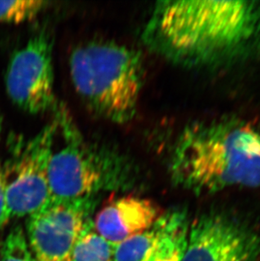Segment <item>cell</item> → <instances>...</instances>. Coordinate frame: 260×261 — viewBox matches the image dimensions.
I'll list each match as a JSON object with an SVG mask.
<instances>
[{
    "label": "cell",
    "instance_id": "obj_2",
    "mask_svg": "<svg viewBox=\"0 0 260 261\" xmlns=\"http://www.w3.org/2000/svg\"><path fill=\"white\" fill-rule=\"evenodd\" d=\"M170 173L196 194L260 186V132L238 118L191 123L172 148Z\"/></svg>",
    "mask_w": 260,
    "mask_h": 261
},
{
    "label": "cell",
    "instance_id": "obj_7",
    "mask_svg": "<svg viewBox=\"0 0 260 261\" xmlns=\"http://www.w3.org/2000/svg\"><path fill=\"white\" fill-rule=\"evenodd\" d=\"M181 261H255L258 237L243 223L218 212L194 220Z\"/></svg>",
    "mask_w": 260,
    "mask_h": 261
},
{
    "label": "cell",
    "instance_id": "obj_15",
    "mask_svg": "<svg viewBox=\"0 0 260 261\" xmlns=\"http://www.w3.org/2000/svg\"><path fill=\"white\" fill-rule=\"evenodd\" d=\"M185 249L161 252L152 261H181L184 256Z\"/></svg>",
    "mask_w": 260,
    "mask_h": 261
},
{
    "label": "cell",
    "instance_id": "obj_8",
    "mask_svg": "<svg viewBox=\"0 0 260 261\" xmlns=\"http://www.w3.org/2000/svg\"><path fill=\"white\" fill-rule=\"evenodd\" d=\"M91 199L51 203L27 219V242L36 261H71Z\"/></svg>",
    "mask_w": 260,
    "mask_h": 261
},
{
    "label": "cell",
    "instance_id": "obj_10",
    "mask_svg": "<svg viewBox=\"0 0 260 261\" xmlns=\"http://www.w3.org/2000/svg\"><path fill=\"white\" fill-rule=\"evenodd\" d=\"M175 212L162 215L152 227L116 246L113 261H151L168 232Z\"/></svg>",
    "mask_w": 260,
    "mask_h": 261
},
{
    "label": "cell",
    "instance_id": "obj_1",
    "mask_svg": "<svg viewBox=\"0 0 260 261\" xmlns=\"http://www.w3.org/2000/svg\"><path fill=\"white\" fill-rule=\"evenodd\" d=\"M142 40L150 51L184 67L244 61L260 54V2H158Z\"/></svg>",
    "mask_w": 260,
    "mask_h": 261
},
{
    "label": "cell",
    "instance_id": "obj_3",
    "mask_svg": "<svg viewBox=\"0 0 260 261\" xmlns=\"http://www.w3.org/2000/svg\"><path fill=\"white\" fill-rule=\"evenodd\" d=\"M69 69L77 93L91 111L119 124L132 120L145 79L139 51L110 41H91L72 51Z\"/></svg>",
    "mask_w": 260,
    "mask_h": 261
},
{
    "label": "cell",
    "instance_id": "obj_5",
    "mask_svg": "<svg viewBox=\"0 0 260 261\" xmlns=\"http://www.w3.org/2000/svg\"><path fill=\"white\" fill-rule=\"evenodd\" d=\"M55 118L21 144L5 164L6 204L10 219L31 217L52 203L48 164L56 141Z\"/></svg>",
    "mask_w": 260,
    "mask_h": 261
},
{
    "label": "cell",
    "instance_id": "obj_9",
    "mask_svg": "<svg viewBox=\"0 0 260 261\" xmlns=\"http://www.w3.org/2000/svg\"><path fill=\"white\" fill-rule=\"evenodd\" d=\"M163 214L151 200L128 195L108 200L96 213L93 226L97 233L117 246L150 228Z\"/></svg>",
    "mask_w": 260,
    "mask_h": 261
},
{
    "label": "cell",
    "instance_id": "obj_13",
    "mask_svg": "<svg viewBox=\"0 0 260 261\" xmlns=\"http://www.w3.org/2000/svg\"><path fill=\"white\" fill-rule=\"evenodd\" d=\"M0 261H36L32 255L22 227L16 226L3 243Z\"/></svg>",
    "mask_w": 260,
    "mask_h": 261
},
{
    "label": "cell",
    "instance_id": "obj_11",
    "mask_svg": "<svg viewBox=\"0 0 260 261\" xmlns=\"http://www.w3.org/2000/svg\"><path fill=\"white\" fill-rule=\"evenodd\" d=\"M116 245L96 232L87 220L72 252L71 261H113Z\"/></svg>",
    "mask_w": 260,
    "mask_h": 261
},
{
    "label": "cell",
    "instance_id": "obj_16",
    "mask_svg": "<svg viewBox=\"0 0 260 261\" xmlns=\"http://www.w3.org/2000/svg\"><path fill=\"white\" fill-rule=\"evenodd\" d=\"M2 125H3L2 115H1V113H0V137H1V132H2Z\"/></svg>",
    "mask_w": 260,
    "mask_h": 261
},
{
    "label": "cell",
    "instance_id": "obj_6",
    "mask_svg": "<svg viewBox=\"0 0 260 261\" xmlns=\"http://www.w3.org/2000/svg\"><path fill=\"white\" fill-rule=\"evenodd\" d=\"M8 96L15 106L30 114L58 109L54 91L53 43L40 32L10 57L5 76Z\"/></svg>",
    "mask_w": 260,
    "mask_h": 261
},
{
    "label": "cell",
    "instance_id": "obj_4",
    "mask_svg": "<svg viewBox=\"0 0 260 261\" xmlns=\"http://www.w3.org/2000/svg\"><path fill=\"white\" fill-rule=\"evenodd\" d=\"M54 113L60 143L54 144L48 164L52 203L87 200L130 182L135 168L128 156L87 140L62 107Z\"/></svg>",
    "mask_w": 260,
    "mask_h": 261
},
{
    "label": "cell",
    "instance_id": "obj_14",
    "mask_svg": "<svg viewBox=\"0 0 260 261\" xmlns=\"http://www.w3.org/2000/svg\"><path fill=\"white\" fill-rule=\"evenodd\" d=\"M10 215L6 204V175L5 164L0 162V233L10 222Z\"/></svg>",
    "mask_w": 260,
    "mask_h": 261
},
{
    "label": "cell",
    "instance_id": "obj_17",
    "mask_svg": "<svg viewBox=\"0 0 260 261\" xmlns=\"http://www.w3.org/2000/svg\"><path fill=\"white\" fill-rule=\"evenodd\" d=\"M256 261V260H255Z\"/></svg>",
    "mask_w": 260,
    "mask_h": 261
},
{
    "label": "cell",
    "instance_id": "obj_12",
    "mask_svg": "<svg viewBox=\"0 0 260 261\" xmlns=\"http://www.w3.org/2000/svg\"><path fill=\"white\" fill-rule=\"evenodd\" d=\"M47 5L37 0L0 1V24H20L33 20Z\"/></svg>",
    "mask_w": 260,
    "mask_h": 261
}]
</instances>
